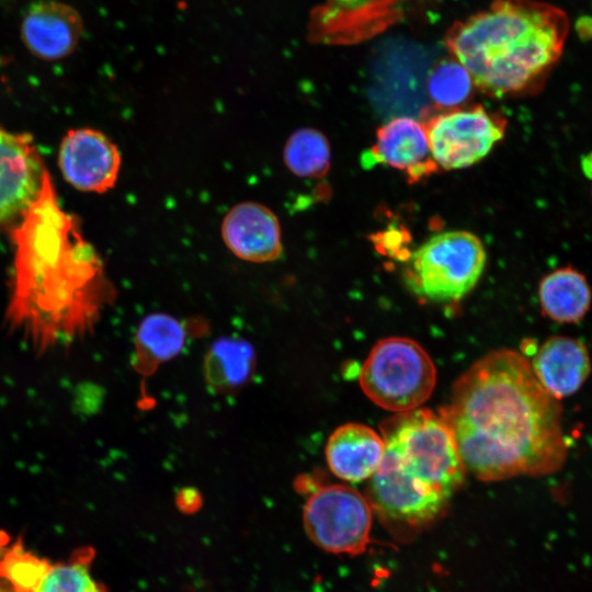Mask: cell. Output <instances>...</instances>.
Masks as SVG:
<instances>
[{"instance_id": "cell-1", "label": "cell", "mask_w": 592, "mask_h": 592, "mask_svg": "<svg viewBox=\"0 0 592 592\" xmlns=\"http://www.w3.org/2000/svg\"><path fill=\"white\" fill-rule=\"evenodd\" d=\"M439 414L466 473L479 480L546 476L567 459L559 400L516 351L494 350L476 361Z\"/></svg>"}, {"instance_id": "cell-2", "label": "cell", "mask_w": 592, "mask_h": 592, "mask_svg": "<svg viewBox=\"0 0 592 592\" xmlns=\"http://www.w3.org/2000/svg\"><path fill=\"white\" fill-rule=\"evenodd\" d=\"M11 236L15 257L9 329L37 353L86 335L114 291L77 218L59 207L50 175Z\"/></svg>"}, {"instance_id": "cell-3", "label": "cell", "mask_w": 592, "mask_h": 592, "mask_svg": "<svg viewBox=\"0 0 592 592\" xmlns=\"http://www.w3.org/2000/svg\"><path fill=\"white\" fill-rule=\"evenodd\" d=\"M380 430L384 455L369 478L366 499L394 536L410 538L445 511L466 470L439 413H397Z\"/></svg>"}, {"instance_id": "cell-4", "label": "cell", "mask_w": 592, "mask_h": 592, "mask_svg": "<svg viewBox=\"0 0 592 592\" xmlns=\"http://www.w3.org/2000/svg\"><path fill=\"white\" fill-rule=\"evenodd\" d=\"M569 19L540 0H493L454 22L443 38L449 56L469 72L475 88L502 98L542 83L561 57Z\"/></svg>"}, {"instance_id": "cell-5", "label": "cell", "mask_w": 592, "mask_h": 592, "mask_svg": "<svg viewBox=\"0 0 592 592\" xmlns=\"http://www.w3.org/2000/svg\"><path fill=\"white\" fill-rule=\"evenodd\" d=\"M487 254L481 240L465 230L436 234L411 253L403 278L418 297L458 301L478 283Z\"/></svg>"}, {"instance_id": "cell-6", "label": "cell", "mask_w": 592, "mask_h": 592, "mask_svg": "<svg viewBox=\"0 0 592 592\" xmlns=\"http://www.w3.org/2000/svg\"><path fill=\"white\" fill-rule=\"evenodd\" d=\"M360 386L378 407L397 413L418 409L431 396L436 369L426 351L414 340H379L360 369Z\"/></svg>"}, {"instance_id": "cell-7", "label": "cell", "mask_w": 592, "mask_h": 592, "mask_svg": "<svg viewBox=\"0 0 592 592\" xmlns=\"http://www.w3.org/2000/svg\"><path fill=\"white\" fill-rule=\"evenodd\" d=\"M372 521L368 500L344 485L317 488L303 511V524L309 539L332 554H363L371 542Z\"/></svg>"}, {"instance_id": "cell-8", "label": "cell", "mask_w": 592, "mask_h": 592, "mask_svg": "<svg viewBox=\"0 0 592 592\" xmlns=\"http://www.w3.org/2000/svg\"><path fill=\"white\" fill-rule=\"evenodd\" d=\"M440 169L470 167L483 159L505 133L506 119L480 104L429 114L422 122Z\"/></svg>"}, {"instance_id": "cell-9", "label": "cell", "mask_w": 592, "mask_h": 592, "mask_svg": "<svg viewBox=\"0 0 592 592\" xmlns=\"http://www.w3.org/2000/svg\"><path fill=\"white\" fill-rule=\"evenodd\" d=\"M48 177L33 137L0 126V234L22 221Z\"/></svg>"}, {"instance_id": "cell-10", "label": "cell", "mask_w": 592, "mask_h": 592, "mask_svg": "<svg viewBox=\"0 0 592 592\" xmlns=\"http://www.w3.org/2000/svg\"><path fill=\"white\" fill-rule=\"evenodd\" d=\"M121 163L116 145L93 128L68 130L59 147L60 171L65 180L79 191L105 193L113 189Z\"/></svg>"}, {"instance_id": "cell-11", "label": "cell", "mask_w": 592, "mask_h": 592, "mask_svg": "<svg viewBox=\"0 0 592 592\" xmlns=\"http://www.w3.org/2000/svg\"><path fill=\"white\" fill-rule=\"evenodd\" d=\"M363 163H383L405 173L410 183L419 182L440 170L434 161L424 124L412 117H395L376 132V140Z\"/></svg>"}, {"instance_id": "cell-12", "label": "cell", "mask_w": 592, "mask_h": 592, "mask_svg": "<svg viewBox=\"0 0 592 592\" xmlns=\"http://www.w3.org/2000/svg\"><path fill=\"white\" fill-rule=\"evenodd\" d=\"M220 234L228 250L247 262H272L283 251L278 218L258 202L234 205L221 221Z\"/></svg>"}, {"instance_id": "cell-13", "label": "cell", "mask_w": 592, "mask_h": 592, "mask_svg": "<svg viewBox=\"0 0 592 592\" xmlns=\"http://www.w3.org/2000/svg\"><path fill=\"white\" fill-rule=\"evenodd\" d=\"M83 21L71 5L57 0H41L25 12L20 34L26 49L43 60H59L71 55L81 38Z\"/></svg>"}, {"instance_id": "cell-14", "label": "cell", "mask_w": 592, "mask_h": 592, "mask_svg": "<svg viewBox=\"0 0 592 592\" xmlns=\"http://www.w3.org/2000/svg\"><path fill=\"white\" fill-rule=\"evenodd\" d=\"M532 371L542 386L558 400L574 394L591 371L585 345L577 339L553 337L537 350Z\"/></svg>"}, {"instance_id": "cell-15", "label": "cell", "mask_w": 592, "mask_h": 592, "mask_svg": "<svg viewBox=\"0 0 592 592\" xmlns=\"http://www.w3.org/2000/svg\"><path fill=\"white\" fill-rule=\"evenodd\" d=\"M384 440L372 428L346 423L328 439L325 454L330 470L339 478L358 482L369 479L384 455Z\"/></svg>"}, {"instance_id": "cell-16", "label": "cell", "mask_w": 592, "mask_h": 592, "mask_svg": "<svg viewBox=\"0 0 592 592\" xmlns=\"http://www.w3.org/2000/svg\"><path fill=\"white\" fill-rule=\"evenodd\" d=\"M185 343V330L175 318L156 312L140 322L135 339V368L149 375L158 365L177 356Z\"/></svg>"}, {"instance_id": "cell-17", "label": "cell", "mask_w": 592, "mask_h": 592, "mask_svg": "<svg viewBox=\"0 0 592 592\" xmlns=\"http://www.w3.org/2000/svg\"><path fill=\"white\" fill-rule=\"evenodd\" d=\"M543 311L558 322L579 321L589 310L590 286L579 271L567 266L547 274L539 284Z\"/></svg>"}, {"instance_id": "cell-18", "label": "cell", "mask_w": 592, "mask_h": 592, "mask_svg": "<svg viewBox=\"0 0 592 592\" xmlns=\"http://www.w3.org/2000/svg\"><path fill=\"white\" fill-rule=\"evenodd\" d=\"M254 362V350L248 341L221 338L213 343L205 357V378L214 390H234L250 378Z\"/></svg>"}, {"instance_id": "cell-19", "label": "cell", "mask_w": 592, "mask_h": 592, "mask_svg": "<svg viewBox=\"0 0 592 592\" xmlns=\"http://www.w3.org/2000/svg\"><path fill=\"white\" fill-rule=\"evenodd\" d=\"M331 150L327 137L312 127L296 129L283 148V161L299 178L320 179L330 168Z\"/></svg>"}, {"instance_id": "cell-20", "label": "cell", "mask_w": 592, "mask_h": 592, "mask_svg": "<svg viewBox=\"0 0 592 592\" xmlns=\"http://www.w3.org/2000/svg\"><path fill=\"white\" fill-rule=\"evenodd\" d=\"M426 89L437 111L464 106L475 83L467 69L452 56L436 61L429 71Z\"/></svg>"}, {"instance_id": "cell-21", "label": "cell", "mask_w": 592, "mask_h": 592, "mask_svg": "<svg viewBox=\"0 0 592 592\" xmlns=\"http://www.w3.org/2000/svg\"><path fill=\"white\" fill-rule=\"evenodd\" d=\"M93 558L91 547L76 549L67 560L50 563L33 592H106L91 574Z\"/></svg>"}, {"instance_id": "cell-22", "label": "cell", "mask_w": 592, "mask_h": 592, "mask_svg": "<svg viewBox=\"0 0 592 592\" xmlns=\"http://www.w3.org/2000/svg\"><path fill=\"white\" fill-rule=\"evenodd\" d=\"M49 567L48 560L24 549L19 539L1 554L0 578L15 592H33Z\"/></svg>"}, {"instance_id": "cell-23", "label": "cell", "mask_w": 592, "mask_h": 592, "mask_svg": "<svg viewBox=\"0 0 592 592\" xmlns=\"http://www.w3.org/2000/svg\"><path fill=\"white\" fill-rule=\"evenodd\" d=\"M193 489H183L178 494L177 503L179 508L184 512H191L200 506L201 498Z\"/></svg>"}, {"instance_id": "cell-24", "label": "cell", "mask_w": 592, "mask_h": 592, "mask_svg": "<svg viewBox=\"0 0 592 592\" xmlns=\"http://www.w3.org/2000/svg\"><path fill=\"white\" fill-rule=\"evenodd\" d=\"M581 166L584 174L592 180V152L582 159Z\"/></svg>"}, {"instance_id": "cell-25", "label": "cell", "mask_w": 592, "mask_h": 592, "mask_svg": "<svg viewBox=\"0 0 592 592\" xmlns=\"http://www.w3.org/2000/svg\"><path fill=\"white\" fill-rule=\"evenodd\" d=\"M0 592H15V591L7 581L0 578Z\"/></svg>"}]
</instances>
